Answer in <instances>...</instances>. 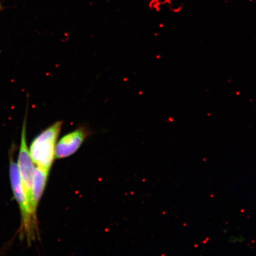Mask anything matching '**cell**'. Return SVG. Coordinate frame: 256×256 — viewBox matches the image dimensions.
<instances>
[{
    "label": "cell",
    "instance_id": "cell-1",
    "mask_svg": "<svg viewBox=\"0 0 256 256\" xmlns=\"http://www.w3.org/2000/svg\"><path fill=\"white\" fill-rule=\"evenodd\" d=\"M14 146L10 154V178L15 200L20 209L21 225L20 238L26 240L28 244L34 241L38 234V219L31 212L26 198L17 163L14 160Z\"/></svg>",
    "mask_w": 256,
    "mask_h": 256
},
{
    "label": "cell",
    "instance_id": "cell-2",
    "mask_svg": "<svg viewBox=\"0 0 256 256\" xmlns=\"http://www.w3.org/2000/svg\"><path fill=\"white\" fill-rule=\"evenodd\" d=\"M63 121H57L42 132L30 144V153L32 161L38 167L50 171L56 159L58 139Z\"/></svg>",
    "mask_w": 256,
    "mask_h": 256
},
{
    "label": "cell",
    "instance_id": "cell-3",
    "mask_svg": "<svg viewBox=\"0 0 256 256\" xmlns=\"http://www.w3.org/2000/svg\"><path fill=\"white\" fill-rule=\"evenodd\" d=\"M18 166L20 174L22 186H23L28 206L33 215L37 218V212L35 211L32 190H33L34 174V163L31 158L30 150L28 149L26 140V117H25L22 127L20 151L18 158Z\"/></svg>",
    "mask_w": 256,
    "mask_h": 256
},
{
    "label": "cell",
    "instance_id": "cell-4",
    "mask_svg": "<svg viewBox=\"0 0 256 256\" xmlns=\"http://www.w3.org/2000/svg\"><path fill=\"white\" fill-rule=\"evenodd\" d=\"M91 135V131L86 126H80L66 134L56 144V158L63 159L75 154Z\"/></svg>",
    "mask_w": 256,
    "mask_h": 256
},
{
    "label": "cell",
    "instance_id": "cell-5",
    "mask_svg": "<svg viewBox=\"0 0 256 256\" xmlns=\"http://www.w3.org/2000/svg\"><path fill=\"white\" fill-rule=\"evenodd\" d=\"M49 172V170L38 166L34 169L32 197H33L34 206L36 212L47 184Z\"/></svg>",
    "mask_w": 256,
    "mask_h": 256
}]
</instances>
